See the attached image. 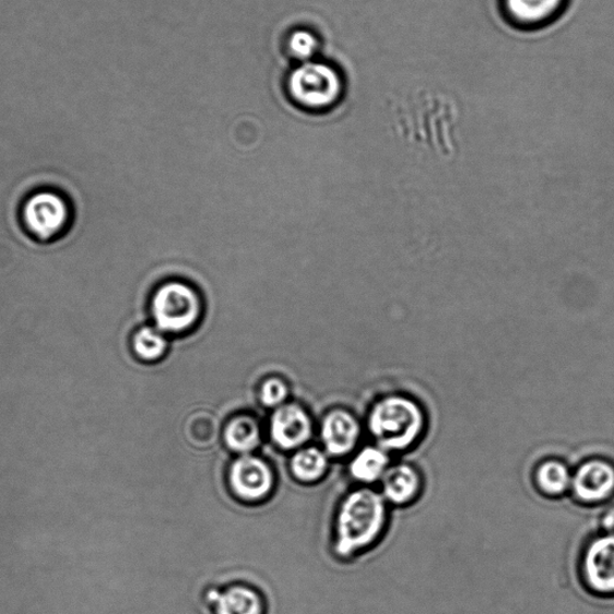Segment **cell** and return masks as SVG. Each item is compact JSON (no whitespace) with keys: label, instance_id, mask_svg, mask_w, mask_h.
I'll return each instance as SVG.
<instances>
[{"label":"cell","instance_id":"1","mask_svg":"<svg viewBox=\"0 0 614 614\" xmlns=\"http://www.w3.org/2000/svg\"><path fill=\"white\" fill-rule=\"evenodd\" d=\"M388 507L383 496L370 487L352 491L336 516V554L351 558L374 546L387 530Z\"/></svg>","mask_w":614,"mask_h":614},{"label":"cell","instance_id":"2","mask_svg":"<svg viewBox=\"0 0 614 614\" xmlns=\"http://www.w3.org/2000/svg\"><path fill=\"white\" fill-rule=\"evenodd\" d=\"M367 428L376 446L389 453L409 451L425 436L427 415L412 397L391 394L379 399L368 412Z\"/></svg>","mask_w":614,"mask_h":614},{"label":"cell","instance_id":"3","mask_svg":"<svg viewBox=\"0 0 614 614\" xmlns=\"http://www.w3.org/2000/svg\"><path fill=\"white\" fill-rule=\"evenodd\" d=\"M152 314L163 333L184 334L200 322L203 304L199 292L186 282L170 281L155 292Z\"/></svg>","mask_w":614,"mask_h":614},{"label":"cell","instance_id":"4","mask_svg":"<svg viewBox=\"0 0 614 614\" xmlns=\"http://www.w3.org/2000/svg\"><path fill=\"white\" fill-rule=\"evenodd\" d=\"M290 91L302 105L322 108L338 99L341 81L333 68L322 63H305L292 72Z\"/></svg>","mask_w":614,"mask_h":614},{"label":"cell","instance_id":"5","mask_svg":"<svg viewBox=\"0 0 614 614\" xmlns=\"http://www.w3.org/2000/svg\"><path fill=\"white\" fill-rule=\"evenodd\" d=\"M22 219L32 236L50 240L67 226L69 206L63 196L52 191L36 192L24 203Z\"/></svg>","mask_w":614,"mask_h":614},{"label":"cell","instance_id":"6","mask_svg":"<svg viewBox=\"0 0 614 614\" xmlns=\"http://www.w3.org/2000/svg\"><path fill=\"white\" fill-rule=\"evenodd\" d=\"M228 483L232 493L240 500L258 503L273 493L275 476L264 460L249 453L232 462Z\"/></svg>","mask_w":614,"mask_h":614},{"label":"cell","instance_id":"7","mask_svg":"<svg viewBox=\"0 0 614 614\" xmlns=\"http://www.w3.org/2000/svg\"><path fill=\"white\" fill-rule=\"evenodd\" d=\"M581 572L589 591L603 595L614 593V536L604 534L588 543Z\"/></svg>","mask_w":614,"mask_h":614},{"label":"cell","instance_id":"8","mask_svg":"<svg viewBox=\"0 0 614 614\" xmlns=\"http://www.w3.org/2000/svg\"><path fill=\"white\" fill-rule=\"evenodd\" d=\"M614 493V467L592 459L579 464L572 472L570 494L580 505L594 506Z\"/></svg>","mask_w":614,"mask_h":614},{"label":"cell","instance_id":"9","mask_svg":"<svg viewBox=\"0 0 614 614\" xmlns=\"http://www.w3.org/2000/svg\"><path fill=\"white\" fill-rule=\"evenodd\" d=\"M270 435L281 449L302 448L312 436L311 417L299 404H282L270 420Z\"/></svg>","mask_w":614,"mask_h":614},{"label":"cell","instance_id":"10","mask_svg":"<svg viewBox=\"0 0 614 614\" xmlns=\"http://www.w3.org/2000/svg\"><path fill=\"white\" fill-rule=\"evenodd\" d=\"M379 484L380 495L388 505L399 508L414 505L424 489L422 473L408 462L391 464Z\"/></svg>","mask_w":614,"mask_h":614},{"label":"cell","instance_id":"11","mask_svg":"<svg viewBox=\"0 0 614 614\" xmlns=\"http://www.w3.org/2000/svg\"><path fill=\"white\" fill-rule=\"evenodd\" d=\"M362 434L361 424L345 410L329 412L322 422L321 437L330 457H345L357 447Z\"/></svg>","mask_w":614,"mask_h":614},{"label":"cell","instance_id":"12","mask_svg":"<svg viewBox=\"0 0 614 614\" xmlns=\"http://www.w3.org/2000/svg\"><path fill=\"white\" fill-rule=\"evenodd\" d=\"M213 614H265L264 599L248 586H229L224 591L212 589L205 595Z\"/></svg>","mask_w":614,"mask_h":614},{"label":"cell","instance_id":"13","mask_svg":"<svg viewBox=\"0 0 614 614\" xmlns=\"http://www.w3.org/2000/svg\"><path fill=\"white\" fill-rule=\"evenodd\" d=\"M390 465V453L375 445L363 448L353 458L350 472L358 483L374 485L382 481Z\"/></svg>","mask_w":614,"mask_h":614},{"label":"cell","instance_id":"14","mask_svg":"<svg viewBox=\"0 0 614 614\" xmlns=\"http://www.w3.org/2000/svg\"><path fill=\"white\" fill-rule=\"evenodd\" d=\"M261 439L260 424L251 415L241 414L232 417L225 427L226 447L239 456H249L261 445Z\"/></svg>","mask_w":614,"mask_h":614},{"label":"cell","instance_id":"15","mask_svg":"<svg viewBox=\"0 0 614 614\" xmlns=\"http://www.w3.org/2000/svg\"><path fill=\"white\" fill-rule=\"evenodd\" d=\"M572 472L567 463L548 459L540 462L534 472V484L539 493L558 498L570 493Z\"/></svg>","mask_w":614,"mask_h":614},{"label":"cell","instance_id":"16","mask_svg":"<svg viewBox=\"0 0 614 614\" xmlns=\"http://www.w3.org/2000/svg\"><path fill=\"white\" fill-rule=\"evenodd\" d=\"M329 462L326 452L315 447L303 448L291 460V472L298 482L314 484L326 475Z\"/></svg>","mask_w":614,"mask_h":614},{"label":"cell","instance_id":"17","mask_svg":"<svg viewBox=\"0 0 614 614\" xmlns=\"http://www.w3.org/2000/svg\"><path fill=\"white\" fill-rule=\"evenodd\" d=\"M563 2L564 0H506V7L515 21L535 24L554 16Z\"/></svg>","mask_w":614,"mask_h":614},{"label":"cell","instance_id":"18","mask_svg":"<svg viewBox=\"0 0 614 614\" xmlns=\"http://www.w3.org/2000/svg\"><path fill=\"white\" fill-rule=\"evenodd\" d=\"M168 342L163 331L151 327H143L132 338V351L137 357L145 363H155L165 357Z\"/></svg>","mask_w":614,"mask_h":614},{"label":"cell","instance_id":"19","mask_svg":"<svg viewBox=\"0 0 614 614\" xmlns=\"http://www.w3.org/2000/svg\"><path fill=\"white\" fill-rule=\"evenodd\" d=\"M219 426L215 417L208 413H198L187 424V435L196 447H208L217 438Z\"/></svg>","mask_w":614,"mask_h":614},{"label":"cell","instance_id":"20","mask_svg":"<svg viewBox=\"0 0 614 614\" xmlns=\"http://www.w3.org/2000/svg\"><path fill=\"white\" fill-rule=\"evenodd\" d=\"M288 394L290 390L284 380L279 377H272L264 380L260 391V400L263 406L278 409L285 404Z\"/></svg>","mask_w":614,"mask_h":614},{"label":"cell","instance_id":"21","mask_svg":"<svg viewBox=\"0 0 614 614\" xmlns=\"http://www.w3.org/2000/svg\"><path fill=\"white\" fill-rule=\"evenodd\" d=\"M317 39L310 32H294L290 39V48L294 56L305 59L310 58L317 50Z\"/></svg>","mask_w":614,"mask_h":614},{"label":"cell","instance_id":"22","mask_svg":"<svg viewBox=\"0 0 614 614\" xmlns=\"http://www.w3.org/2000/svg\"><path fill=\"white\" fill-rule=\"evenodd\" d=\"M601 526H603L605 534L614 536V508L605 512L601 519Z\"/></svg>","mask_w":614,"mask_h":614}]
</instances>
